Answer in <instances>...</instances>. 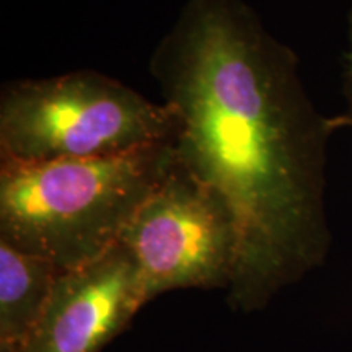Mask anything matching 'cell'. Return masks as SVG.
Segmentation results:
<instances>
[{"instance_id": "obj_1", "label": "cell", "mask_w": 352, "mask_h": 352, "mask_svg": "<svg viewBox=\"0 0 352 352\" xmlns=\"http://www.w3.org/2000/svg\"><path fill=\"white\" fill-rule=\"evenodd\" d=\"M148 69L175 120L176 158L235 214L228 303L263 310L327 258L328 145L349 120L315 107L296 51L246 0H186Z\"/></svg>"}, {"instance_id": "obj_2", "label": "cell", "mask_w": 352, "mask_h": 352, "mask_svg": "<svg viewBox=\"0 0 352 352\" xmlns=\"http://www.w3.org/2000/svg\"><path fill=\"white\" fill-rule=\"evenodd\" d=\"M175 158L170 142L114 157L0 162V241L60 271L94 261L120 243Z\"/></svg>"}, {"instance_id": "obj_3", "label": "cell", "mask_w": 352, "mask_h": 352, "mask_svg": "<svg viewBox=\"0 0 352 352\" xmlns=\"http://www.w3.org/2000/svg\"><path fill=\"white\" fill-rule=\"evenodd\" d=\"M175 134L164 103L96 70L13 80L0 91V162L114 157L170 144Z\"/></svg>"}, {"instance_id": "obj_4", "label": "cell", "mask_w": 352, "mask_h": 352, "mask_svg": "<svg viewBox=\"0 0 352 352\" xmlns=\"http://www.w3.org/2000/svg\"><path fill=\"white\" fill-rule=\"evenodd\" d=\"M120 241L138 263L147 303L170 290H228L239 263V227L230 202L178 158L132 215Z\"/></svg>"}, {"instance_id": "obj_5", "label": "cell", "mask_w": 352, "mask_h": 352, "mask_svg": "<svg viewBox=\"0 0 352 352\" xmlns=\"http://www.w3.org/2000/svg\"><path fill=\"white\" fill-rule=\"evenodd\" d=\"M145 303L138 263L120 241L94 261L60 272L21 352H101Z\"/></svg>"}, {"instance_id": "obj_6", "label": "cell", "mask_w": 352, "mask_h": 352, "mask_svg": "<svg viewBox=\"0 0 352 352\" xmlns=\"http://www.w3.org/2000/svg\"><path fill=\"white\" fill-rule=\"evenodd\" d=\"M59 267L0 241V352H21L38 327Z\"/></svg>"}, {"instance_id": "obj_7", "label": "cell", "mask_w": 352, "mask_h": 352, "mask_svg": "<svg viewBox=\"0 0 352 352\" xmlns=\"http://www.w3.org/2000/svg\"><path fill=\"white\" fill-rule=\"evenodd\" d=\"M342 94H344L346 101L344 114L349 120V127L352 129V7L347 13L346 47L344 54H342Z\"/></svg>"}]
</instances>
